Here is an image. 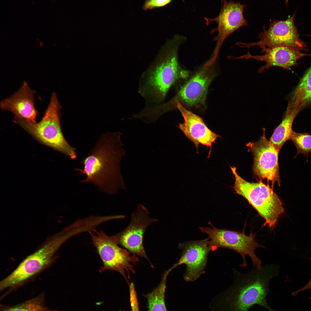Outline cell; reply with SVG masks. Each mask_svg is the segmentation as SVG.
Masks as SVG:
<instances>
[{"mask_svg": "<svg viewBox=\"0 0 311 311\" xmlns=\"http://www.w3.org/2000/svg\"><path fill=\"white\" fill-rule=\"evenodd\" d=\"M264 54L262 55H253L249 52L246 54L239 57H230L234 59L252 58L259 61H263L266 64L260 67L258 70L259 73L266 69L278 67L289 70L291 67L297 65V61L303 57L311 56V54L304 53L298 50L287 47L277 46L267 48L260 47Z\"/></svg>", "mask_w": 311, "mask_h": 311, "instance_id": "obj_15", "label": "cell"}, {"mask_svg": "<svg viewBox=\"0 0 311 311\" xmlns=\"http://www.w3.org/2000/svg\"><path fill=\"white\" fill-rule=\"evenodd\" d=\"M168 275L165 272L158 287L151 292L145 295L147 300L148 311H167L164 298L166 280Z\"/></svg>", "mask_w": 311, "mask_h": 311, "instance_id": "obj_21", "label": "cell"}, {"mask_svg": "<svg viewBox=\"0 0 311 311\" xmlns=\"http://www.w3.org/2000/svg\"><path fill=\"white\" fill-rule=\"evenodd\" d=\"M265 129L257 141L250 142L246 145L250 150L253 157V170L254 175L260 180L266 179L271 182V188L277 182L280 186L278 163L279 151L267 140Z\"/></svg>", "mask_w": 311, "mask_h": 311, "instance_id": "obj_11", "label": "cell"}, {"mask_svg": "<svg viewBox=\"0 0 311 311\" xmlns=\"http://www.w3.org/2000/svg\"><path fill=\"white\" fill-rule=\"evenodd\" d=\"M35 92L24 81L16 92L1 102L0 108L11 112L15 117L28 123H36L37 112L35 105Z\"/></svg>", "mask_w": 311, "mask_h": 311, "instance_id": "obj_16", "label": "cell"}, {"mask_svg": "<svg viewBox=\"0 0 311 311\" xmlns=\"http://www.w3.org/2000/svg\"><path fill=\"white\" fill-rule=\"evenodd\" d=\"M177 49L175 48L171 50L148 73L144 90L156 100H162L177 80L186 76L185 71L179 66Z\"/></svg>", "mask_w": 311, "mask_h": 311, "instance_id": "obj_8", "label": "cell"}, {"mask_svg": "<svg viewBox=\"0 0 311 311\" xmlns=\"http://www.w3.org/2000/svg\"><path fill=\"white\" fill-rule=\"evenodd\" d=\"M246 5L239 2L224 1L219 15L214 19L206 20L208 23L215 21L217 24L215 30L218 33L216 39L217 44L212 58L213 60H215L221 46L227 37L240 27L247 25L243 14Z\"/></svg>", "mask_w": 311, "mask_h": 311, "instance_id": "obj_14", "label": "cell"}, {"mask_svg": "<svg viewBox=\"0 0 311 311\" xmlns=\"http://www.w3.org/2000/svg\"><path fill=\"white\" fill-rule=\"evenodd\" d=\"M0 311H59L49 308L46 304L45 295L41 293L23 302L12 306L0 304Z\"/></svg>", "mask_w": 311, "mask_h": 311, "instance_id": "obj_20", "label": "cell"}, {"mask_svg": "<svg viewBox=\"0 0 311 311\" xmlns=\"http://www.w3.org/2000/svg\"><path fill=\"white\" fill-rule=\"evenodd\" d=\"M309 259H310L311 262V258H310ZM308 289H310L311 290V277L309 281L306 285L300 289L293 292L292 293V295L293 296H295L299 292L305 291ZM310 299L311 300V295L310 297Z\"/></svg>", "mask_w": 311, "mask_h": 311, "instance_id": "obj_24", "label": "cell"}, {"mask_svg": "<svg viewBox=\"0 0 311 311\" xmlns=\"http://www.w3.org/2000/svg\"><path fill=\"white\" fill-rule=\"evenodd\" d=\"M158 220L150 216L148 209L139 204L131 215V220L123 230L115 235L117 242L131 253L145 258L153 266L145 253L143 244V236L147 228Z\"/></svg>", "mask_w": 311, "mask_h": 311, "instance_id": "obj_10", "label": "cell"}, {"mask_svg": "<svg viewBox=\"0 0 311 311\" xmlns=\"http://www.w3.org/2000/svg\"><path fill=\"white\" fill-rule=\"evenodd\" d=\"M310 105H311V66L292 93L287 106L300 111Z\"/></svg>", "mask_w": 311, "mask_h": 311, "instance_id": "obj_18", "label": "cell"}, {"mask_svg": "<svg viewBox=\"0 0 311 311\" xmlns=\"http://www.w3.org/2000/svg\"><path fill=\"white\" fill-rule=\"evenodd\" d=\"M171 1L170 0H148L145 2L144 8L145 9L147 10L163 7L170 3Z\"/></svg>", "mask_w": 311, "mask_h": 311, "instance_id": "obj_23", "label": "cell"}, {"mask_svg": "<svg viewBox=\"0 0 311 311\" xmlns=\"http://www.w3.org/2000/svg\"><path fill=\"white\" fill-rule=\"evenodd\" d=\"M184 120L178 127L185 136L198 149L200 144L210 147L219 136L213 132L206 126L202 119L188 111L179 103L176 104Z\"/></svg>", "mask_w": 311, "mask_h": 311, "instance_id": "obj_17", "label": "cell"}, {"mask_svg": "<svg viewBox=\"0 0 311 311\" xmlns=\"http://www.w3.org/2000/svg\"><path fill=\"white\" fill-rule=\"evenodd\" d=\"M208 224L212 227H200L199 228L202 232L208 235L209 245L212 251L221 247L236 252L242 257L243 263L239 266L243 267L247 266L245 256L248 255L251 259L253 266L259 269H261V261L256 255L255 251L258 248H264L265 247L256 241L255 233L251 232L247 235L244 230L240 232L225 229H219L214 227L210 221Z\"/></svg>", "mask_w": 311, "mask_h": 311, "instance_id": "obj_7", "label": "cell"}, {"mask_svg": "<svg viewBox=\"0 0 311 311\" xmlns=\"http://www.w3.org/2000/svg\"><path fill=\"white\" fill-rule=\"evenodd\" d=\"M300 111L296 108L287 107L283 119L275 129L269 141L280 151L285 143L290 140L293 131L292 127L294 120Z\"/></svg>", "mask_w": 311, "mask_h": 311, "instance_id": "obj_19", "label": "cell"}, {"mask_svg": "<svg viewBox=\"0 0 311 311\" xmlns=\"http://www.w3.org/2000/svg\"><path fill=\"white\" fill-rule=\"evenodd\" d=\"M290 140L293 142L297 149L296 156L300 153L307 155L311 152V135L309 134L293 131Z\"/></svg>", "mask_w": 311, "mask_h": 311, "instance_id": "obj_22", "label": "cell"}, {"mask_svg": "<svg viewBox=\"0 0 311 311\" xmlns=\"http://www.w3.org/2000/svg\"><path fill=\"white\" fill-rule=\"evenodd\" d=\"M92 244L102 261L99 272L106 270L118 272L129 283L131 272L135 271L133 264L139 261V258L126 249L119 246L115 235L110 236L102 231L89 232Z\"/></svg>", "mask_w": 311, "mask_h": 311, "instance_id": "obj_6", "label": "cell"}, {"mask_svg": "<svg viewBox=\"0 0 311 311\" xmlns=\"http://www.w3.org/2000/svg\"><path fill=\"white\" fill-rule=\"evenodd\" d=\"M295 15V13L285 20H273L267 29L263 27L259 34L260 40L258 41L249 43L239 42L236 44L242 48L255 45L267 48L285 46L299 50H305L307 45L299 38L294 23Z\"/></svg>", "mask_w": 311, "mask_h": 311, "instance_id": "obj_9", "label": "cell"}, {"mask_svg": "<svg viewBox=\"0 0 311 311\" xmlns=\"http://www.w3.org/2000/svg\"><path fill=\"white\" fill-rule=\"evenodd\" d=\"M278 267L274 264L254 267L250 272L242 273L234 268L232 285L211 300L209 306L213 311H248L255 305L269 311H276L267 303L271 280L278 273Z\"/></svg>", "mask_w": 311, "mask_h": 311, "instance_id": "obj_2", "label": "cell"}, {"mask_svg": "<svg viewBox=\"0 0 311 311\" xmlns=\"http://www.w3.org/2000/svg\"><path fill=\"white\" fill-rule=\"evenodd\" d=\"M310 36L311 37V35H310Z\"/></svg>", "mask_w": 311, "mask_h": 311, "instance_id": "obj_25", "label": "cell"}, {"mask_svg": "<svg viewBox=\"0 0 311 311\" xmlns=\"http://www.w3.org/2000/svg\"><path fill=\"white\" fill-rule=\"evenodd\" d=\"M120 132H107L99 137L89 153L81 162L82 168L76 170L85 175L80 182L92 184L110 195L126 190L120 170V162L125 151Z\"/></svg>", "mask_w": 311, "mask_h": 311, "instance_id": "obj_1", "label": "cell"}, {"mask_svg": "<svg viewBox=\"0 0 311 311\" xmlns=\"http://www.w3.org/2000/svg\"><path fill=\"white\" fill-rule=\"evenodd\" d=\"M178 248L182 250L181 257L177 262L167 270L170 273L177 266L184 264L186 269L184 279L187 281L196 280L204 273L208 255L212 250L208 238L181 243L178 245Z\"/></svg>", "mask_w": 311, "mask_h": 311, "instance_id": "obj_12", "label": "cell"}, {"mask_svg": "<svg viewBox=\"0 0 311 311\" xmlns=\"http://www.w3.org/2000/svg\"><path fill=\"white\" fill-rule=\"evenodd\" d=\"M230 168L235 179L233 188L236 193L246 199L264 219L262 227H274L284 208L273 189L261 180L256 183L248 181L238 174L235 167Z\"/></svg>", "mask_w": 311, "mask_h": 311, "instance_id": "obj_5", "label": "cell"}, {"mask_svg": "<svg viewBox=\"0 0 311 311\" xmlns=\"http://www.w3.org/2000/svg\"><path fill=\"white\" fill-rule=\"evenodd\" d=\"M210 65H204L180 88L172 101L188 107L204 105L208 87L214 76Z\"/></svg>", "mask_w": 311, "mask_h": 311, "instance_id": "obj_13", "label": "cell"}, {"mask_svg": "<svg viewBox=\"0 0 311 311\" xmlns=\"http://www.w3.org/2000/svg\"><path fill=\"white\" fill-rule=\"evenodd\" d=\"M72 231L67 228L52 236L35 252L27 256L10 274L0 282V291L7 289L6 297L28 282L51 264L61 245L72 235Z\"/></svg>", "mask_w": 311, "mask_h": 311, "instance_id": "obj_3", "label": "cell"}, {"mask_svg": "<svg viewBox=\"0 0 311 311\" xmlns=\"http://www.w3.org/2000/svg\"></svg>", "mask_w": 311, "mask_h": 311, "instance_id": "obj_26", "label": "cell"}, {"mask_svg": "<svg viewBox=\"0 0 311 311\" xmlns=\"http://www.w3.org/2000/svg\"><path fill=\"white\" fill-rule=\"evenodd\" d=\"M62 109L56 93L52 94L49 103L41 120L38 123H29L14 117V122L23 128L35 138L43 144L76 159V149L65 139L60 122Z\"/></svg>", "mask_w": 311, "mask_h": 311, "instance_id": "obj_4", "label": "cell"}]
</instances>
